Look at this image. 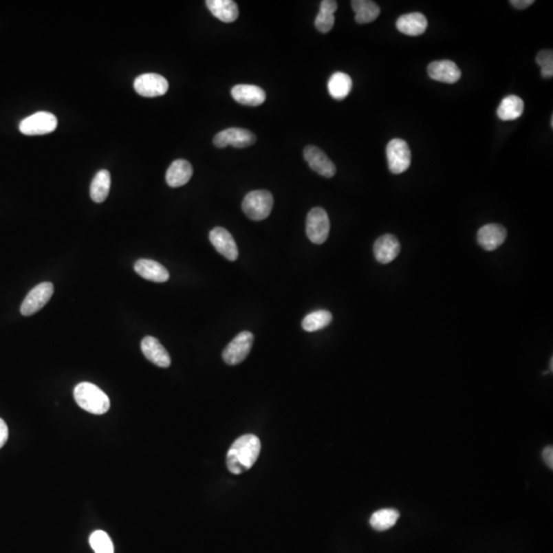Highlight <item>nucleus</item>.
Wrapping results in <instances>:
<instances>
[{
  "instance_id": "aec40b11",
  "label": "nucleus",
  "mask_w": 553,
  "mask_h": 553,
  "mask_svg": "<svg viewBox=\"0 0 553 553\" xmlns=\"http://www.w3.org/2000/svg\"><path fill=\"white\" fill-rule=\"evenodd\" d=\"M193 175V167L184 159L173 161L166 171V183L171 188H179L188 183Z\"/></svg>"
},
{
  "instance_id": "5701e85b",
  "label": "nucleus",
  "mask_w": 553,
  "mask_h": 553,
  "mask_svg": "<svg viewBox=\"0 0 553 553\" xmlns=\"http://www.w3.org/2000/svg\"><path fill=\"white\" fill-rule=\"evenodd\" d=\"M525 104L519 96L510 94L500 102L497 109V115L501 120L511 121L519 118L523 115Z\"/></svg>"
},
{
  "instance_id": "a211bd4d",
  "label": "nucleus",
  "mask_w": 553,
  "mask_h": 553,
  "mask_svg": "<svg viewBox=\"0 0 553 553\" xmlns=\"http://www.w3.org/2000/svg\"><path fill=\"white\" fill-rule=\"evenodd\" d=\"M398 30L408 36H419L426 31L429 22L426 17L421 12H410L403 14L395 23Z\"/></svg>"
},
{
  "instance_id": "0eeeda50",
  "label": "nucleus",
  "mask_w": 553,
  "mask_h": 553,
  "mask_svg": "<svg viewBox=\"0 0 553 553\" xmlns=\"http://www.w3.org/2000/svg\"><path fill=\"white\" fill-rule=\"evenodd\" d=\"M252 333L242 331L227 345L223 351V359L228 365H238L246 359L253 345Z\"/></svg>"
},
{
  "instance_id": "412c9836",
  "label": "nucleus",
  "mask_w": 553,
  "mask_h": 553,
  "mask_svg": "<svg viewBox=\"0 0 553 553\" xmlns=\"http://www.w3.org/2000/svg\"><path fill=\"white\" fill-rule=\"evenodd\" d=\"M205 3L211 14L221 22L232 23L238 19V6L232 0H207Z\"/></svg>"
},
{
  "instance_id": "2eb2a0df",
  "label": "nucleus",
  "mask_w": 553,
  "mask_h": 553,
  "mask_svg": "<svg viewBox=\"0 0 553 553\" xmlns=\"http://www.w3.org/2000/svg\"><path fill=\"white\" fill-rule=\"evenodd\" d=\"M401 251L399 240L393 235L385 234L374 243L375 259L378 263L387 265L395 261Z\"/></svg>"
},
{
  "instance_id": "20e7f679",
  "label": "nucleus",
  "mask_w": 553,
  "mask_h": 553,
  "mask_svg": "<svg viewBox=\"0 0 553 553\" xmlns=\"http://www.w3.org/2000/svg\"><path fill=\"white\" fill-rule=\"evenodd\" d=\"M387 158L389 169L393 175L405 173L411 165V151L406 140L393 138L387 144Z\"/></svg>"
},
{
  "instance_id": "393cba45",
  "label": "nucleus",
  "mask_w": 553,
  "mask_h": 553,
  "mask_svg": "<svg viewBox=\"0 0 553 553\" xmlns=\"http://www.w3.org/2000/svg\"><path fill=\"white\" fill-rule=\"evenodd\" d=\"M337 2L334 0H323L320 4L319 14L316 17L315 26L321 33H328L335 24L334 12H336Z\"/></svg>"
},
{
  "instance_id": "a878e982",
  "label": "nucleus",
  "mask_w": 553,
  "mask_h": 553,
  "mask_svg": "<svg viewBox=\"0 0 553 553\" xmlns=\"http://www.w3.org/2000/svg\"><path fill=\"white\" fill-rule=\"evenodd\" d=\"M111 188V175L106 169H102L94 175L91 184L92 201L102 203L108 197Z\"/></svg>"
},
{
  "instance_id": "f3484780",
  "label": "nucleus",
  "mask_w": 553,
  "mask_h": 553,
  "mask_svg": "<svg viewBox=\"0 0 553 553\" xmlns=\"http://www.w3.org/2000/svg\"><path fill=\"white\" fill-rule=\"evenodd\" d=\"M230 94L237 102L245 105V106H259V105L263 104L267 98L265 91L257 85H235L230 91Z\"/></svg>"
},
{
  "instance_id": "4468645a",
  "label": "nucleus",
  "mask_w": 553,
  "mask_h": 553,
  "mask_svg": "<svg viewBox=\"0 0 553 553\" xmlns=\"http://www.w3.org/2000/svg\"><path fill=\"white\" fill-rule=\"evenodd\" d=\"M140 349L144 357L158 367L169 368L171 366V359L169 351L155 337H144L140 343Z\"/></svg>"
},
{
  "instance_id": "423d86ee",
  "label": "nucleus",
  "mask_w": 553,
  "mask_h": 553,
  "mask_svg": "<svg viewBox=\"0 0 553 553\" xmlns=\"http://www.w3.org/2000/svg\"><path fill=\"white\" fill-rule=\"evenodd\" d=\"M305 230L307 238L314 244H323L328 239L330 221L325 209L315 207L307 213Z\"/></svg>"
},
{
  "instance_id": "7c9ffc66",
  "label": "nucleus",
  "mask_w": 553,
  "mask_h": 553,
  "mask_svg": "<svg viewBox=\"0 0 553 553\" xmlns=\"http://www.w3.org/2000/svg\"><path fill=\"white\" fill-rule=\"evenodd\" d=\"M8 439V429L4 420L0 418V449L6 445Z\"/></svg>"
},
{
  "instance_id": "bb28decb",
  "label": "nucleus",
  "mask_w": 553,
  "mask_h": 553,
  "mask_svg": "<svg viewBox=\"0 0 553 553\" xmlns=\"http://www.w3.org/2000/svg\"><path fill=\"white\" fill-rule=\"evenodd\" d=\"M400 512L397 509L384 508L373 513L370 519V525L373 529L378 532L387 531L397 523Z\"/></svg>"
},
{
  "instance_id": "4be33fe9",
  "label": "nucleus",
  "mask_w": 553,
  "mask_h": 553,
  "mask_svg": "<svg viewBox=\"0 0 553 553\" xmlns=\"http://www.w3.org/2000/svg\"><path fill=\"white\" fill-rule=\"evenodd\" d=\"M329 94L334 100H343L349 96L353 89V80L347 73L335 72L328 80Z\"/></svg>"
},
{
  "instance_id": "39448f33",
  "label": "nucleus",
  "mask_w": 553,
  "mask_h": 553,
  "mask_svg": "<svg viewBox=\"0 0 553 553\" xmlns=\"http://www.w3.org/2000/svg\"><path fill=\"white\" fill-rule=\"evenodd\" d=\"M56 117L52 113L41 111L25 118L20 123L19 129L25 135H43L56 131Z\"/></svg>"
},
{
  "instance_id": "9b49d317",
  "label": "nucleus",
  "mask_w": 553,
  "mask_h": 553,
  "mask_svg": "<svg viewBox=\"0 0 553 553\" xmlns=\"http://www.w3.org/2000/svg\"><path fill=\"white\" fill-rule=\"evenodd\" d=\"M303 157L312 169L324 177H334L336 167L321 149L315 146H307L303 150Z\"/></svg>"
},
{
  "instance_id": "6ab92c4d",
  "label": "nucleus",
  "mask_w": 553,
  "mask_h": 553,
  "mask_svg": "<svg viewBox=\"0 0 553 553\" xmlns=\"http://www.w3.org/2000/svg\"><path fill=\"white\" fill-rule=\"evenodd\" d=\"M135 271L146 280L156 283H164L169 280V272L161 263L152 259H138L135 265Z\"/></svg>"
},
{
  "instance_id": "6e6552de",
  "label": "nucleus",
  "mask_w": 553,
  "mask_h": 553,
  "mask_svg": "<svg viewBox=\"0 0 553 553\" xmlns=\"http://www.w3.org/2000/svg\"><path fill=\"white\" fill-rule=\"evenodd\" d=\"M54 287L50 282H43L35 286L25 297L21 305V314L25 317L34 315L41 311L54 294Z\"/></svg>"
},
{
  "instance_id": "f03ea898",
  "label": "nucleus",
  "mask_w": 553,
  "mask_h": 553,
  "mask_svg": "<svg viewBox=\"0 0 553 553\" xmlns=\"http://www.w3.org/2000/svg\"><path fill=\"white\" fill-rule=\"evenodd\" d=\"M74 399L79 407L91 414H105L110 409L108 395L91 382H81L76 385Z\"/></svg>"
},
{
  "instance_id": "1a4fd4ad",
  "label": "nucleus",
  "mask_w": 553,
  "mask_h": 553,
  "mask_svg": "<svg viewBox=\"0 0 553 553\" xmlns=\"http://www.w3.org/2000/svg\"><path fill=\"white\" fill-rule=\"evenodd\" d=\"M257 142V137L250 131L238 127H230L217 133L213 138V144L217 148L232 146L235 148H246Z\"/></svg>"
},
{
  "instance_id": "f257e3e1",
  "label": "nucleus",
  "mask_w": 553,
  "mask_h": 553,
  "mask_svg": "<svg viewBox=\"0 0 553 553\" xmlns=\"http://www.w3.org/2000/svg\"><path fill=\"white\" fill-rule=\"evenodd\" d=\"M261 444L254 435H244L230 446L227 455L228 468L234 475H240L254 465L261 454Z\"/></svg>"
},
{
  "instance_id": "cd10ccee",
  "label": "nucleus",
  "mask_w": 553,
  "mask_h": 553,
  "mask_svg": "<svg viewBox=\"0 0 553 553\" xmlns=\"http://www.w3.org/2000/svg\"><path fill=\"white\" fill-rule=\"evenodd\" d=\"M331 321H332V314L325 310H319V311L313 312L305 316L301 325H303V330L307 331V332H315V331L326 328Z\"/></svg>"
},
{
  "instance_id": "ddd939ff",
  "label": "nucleus",
  "mask_w": 553,
  "mask_h": 553,
  "mask_svg": "<svg viewBox=\"0 0 553 553\" xmlns=\"http://www.w3.org/2000/svg\"><path fill=\"white\" fill-rule=\"evenodd\" d=\"M427 73L433 80L453 85L461 78V71L455 63L449 60L435 61L427 67Z\"/></svg>"
},
{
  "instance_id": "9d476101",
  "label": "nucleus",
  "mask_w": 553,
  "mask_h": 553,
  "mask_svg": "<svg viewBox=\"0 0 553 553\" xmlns=\"http://www.w3.org/2000/svg\"><path fill=\"white\" fill-rule=\"evenodd\" d=\"M135 91L140 96L146 98H155L163 96L169 89V81L166 78L155 73H146L137 77L133 83Z\"/></svg>"
},
{
  "instance_id": "dca6fc26",
  "label": "nucleus",
  "mask_w": 553,
  "mask_h": 553,
  "mask_svg": "<svg viewBox=\"0 0 553 553\" xmlns=\"http://www.w3.org/2000/svg\"><path fill=\"white\" fill-rule=\"evenodd\" d=\"M506 237V228L497 224H489L477 232V242L485 250L494 251L503 244Z\"/></svg>"
},
{
  "instance_id": "c85d7f7f",
  "label": "nucleus",
  "mask_w": 553,
  "mask_h": 553,
  "mask_svg": "<svg viewBox=\"0 0 553 553\" xmlns=\"http://www.w3.org/2000/svg\"><path fill=\"white\" fill-rule=\"evenodd\" d=\"M89 543L96 553H114L112 540L106 532H94L89 538Z\"/></svg>"
},
{
  "instance_id": "473e14b6",
  "label": "nucleus",
  "mask_w": 553,
  "mask_h": 553,
  "mask_svg": "<svg viewBox=\"0 0 553 553\" xmlns=\"http://www.w3.org/2000/svg\"><path fill=\"white\" fill-rule=\"evenodd\" d=\"M534 0H510L509 3L517 10H525L534 3Z\"/></svg>"
},
{
  "instance_id": "f8f14e48",
  "label": "nucleus",
  "mask_w": 553,
  "mask_h": 553,
  "mask_svg": "<svg viewBox=\"0 0 553 553\" xmlns=\"http://www.w3.org/2000/svg\"><path fill=\"white\" fill-rule=\"evenodd\" d=\"M209 240L217 252L230 261H235L239 257L236 241L229 230L225 228L217 227L209 232Z\"/></svg>"
},
{
  "instance_id": "2f4dec72",
  "label": "nucleus",
  "mask_w": 553,
  "mask_h": 553,
  "mask_svg": "<svg viewBox=\"0 0 553 553\" xmlns=\"http://www.w3.org/2000/svg\"><path fill=\"white\" fill-rule=\"evenodd\" d=\"M542 457H543L544 462L546 463L548 467L550 469H553V447L552 446H547L545 449L543 450V453H542Z\"/></svg>"
},
{
  "instance_id": "b1692460",
  "label": "nucleus",
  "mask_w": 553,
  "mask_h": 553,
  "mask_svg": "<svg viewBox=\"0 0 553 553\" xmlns=\"http://www.w3.org/2000/svg\"><path fill=\"white\" fill-rule=\"evenodd\" d=\"M351 8L355 12V20L358 24H368L376 20L380 14V8L371 0H354Z\"/></svg>"
},
{
  "instance_id": "7ed1b4c3",
  "label": "nucleus",
  "mask_w": 553,
  "mask_h": 553,
  "mask_svg": "<svg viewBox=\"0 0 553 553\" xmlns=\"http://www.w3.org/2000/svg\"><path fill=\"white\" fill-rule=\"evenodd\" d=\"M273 205V195L269 191L257 190L249 192L245 196L242 202V209L249 219L259 221L269 217Z\"/></svg>"
},
{
  "instance_id": "c756f323",
  "label": "nucleus",
  "mask_w": 553,
  "mask_h": 553,
  "mask_svg": "<svg viewBox=\"0 0 553 553\" xmlns=\"http://www.w3.org/2000/svg\"><path fill=\"white\" fill-rule=\"evenodd\" d=\"M536 62L541 68L543 78H552L553 76V52L552 50H543L538 52Z\"/></svg>"
},
{
  "instance_id": "72a5a7b5",
  "label": "nucleus",
  "mask_w": 553,
  "mask_h": 553,
  "mask_svg": "<svg viewBox=\"0 0 553 553\" xmlns=\"http://www.w3.org/2000/svg\"><path fill=\"white\" fill-rule=\"evenodd\" d=\"M550 122H552V127H553V117H552V121H550Z\"/></svg>"
}]
</instances>
